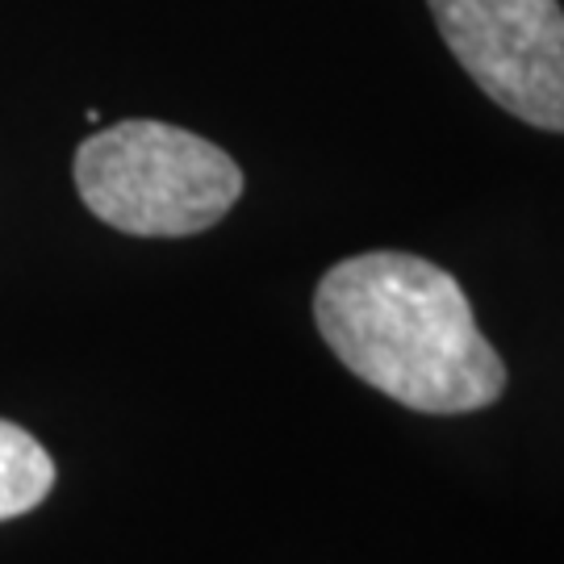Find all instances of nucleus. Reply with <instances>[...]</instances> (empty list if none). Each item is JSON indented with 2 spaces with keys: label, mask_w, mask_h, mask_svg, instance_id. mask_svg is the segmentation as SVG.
<instances>
[{
  "label": "nucleus",
  "mask_w": 564,
  "mask_h": 564,
  "mask_svg": "<svg viewBox=\"0 0 564 564\" xmlns=\"http://www.w3.org/2000/svg\"><path fill=\"white\" fill-rule=\"evenodd\" d=\"M326 347L377 393L419 414H473L502 398L506 364L460 281L410 251L335 263L314 293Z\"/></svg>",
  "instance_id": "1"
},
{
  "label": "nucleus",
  "mask_w": 564,
  "mask_h": 564,
  "mask_svg": "<svg viewBox=\"0 0 564 564\" xmlns=\"http://www.w3.org/2000/svg\"><path fill=\"white\" fill-rule=\"evenodd\" d=\"M72 176L80 202L134 239L202 235L242 197L239 163L218 142L167 121H118L88 134Z\"/></svg>",
  "instance_id": "2"
},
{
  "label": "nucleus",
  "mask_w": 564,
  "mask_h": 564,
  "mask_svg": "<svg viewBox=\"0 0 564 564\" xmlns=\"http://www.w3.org/2000/svg\"><path fill=\"white\" fill-rule=\"evenodd\" d=\"M51 489L55 460L46 456V447L18 423L0 419V523L42 506Z\"/></svg>",
  "instance_id": "4"
},
{
  "label": "nucleus",
  "mask_w": 564,
  "mask_h": 564,
  "mask_svg": "<svg viewBox=\"0 0 564 564\" xmlns=\"http://www.w3.org/2000/svg\"><path fill=\"white\" fill-rule=\"evenodd\" d=\"M468 80L527 126L564 134L561 0H426Z\"/></svg>",
  "instance_id": "3"
}]
</instances>
